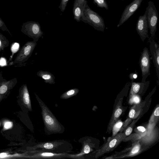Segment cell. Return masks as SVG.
<instances>
[{"instance_id":"cell-5","label":"cell","mask_w":159,"mask_h":159,"mask_svg":"<svg viewBox=\"0 0 159 159\" xmlns=\"http://www.w3.org/2000/svg\"><path fill=\"white\" fill-rule=\"evenodd\" d=\"M131 147L122 151L117 152L110 156L107 159H118L136 156L149 148V147L144 145L140 139L132 141Z\"/></svg>"},{"instance_id":"cell-16","label":"cell","mask_w":159,"mask_h":159,"mask_svg":"<svg viewBox=\"0 0 159 159\" xmlns=\"http://www.w3.org/2000/svg\"><path fill=\"white\" fill-rule=\"evenodd\" d=\"M148 26L145 14L139 17L136 25V30L141 39L144 42L146 38H149Z\"/></svg>"},{"instance_id":"cell-24","label":"cell","mask_w":159,"mask_h":159,"mask_svg":"<svg viewBox=\"0 0 159 159\" xmlns=\"http://www.w3.org/2000/svg\"><path fill=\"white\" fill-rule=\"evenodd\" d=\"M79 92V90L78 88L72 89L63 93L60 98L62 99H67L76 95Z\"/></svg>"},{"instance_id":"cell-2","label":"cell","mask_w":159,"mask_h":159,"mask_svg":"<svg viewBox=\"0 0 159 159\" xmlns=\"http://www.w3.org/2000/svg\"><path fill=\"white\" fill-rule=\"evenodd\" d=\"M73 147L69 141L59 139L39 143L30 148L32 151H44L55 153H73Z\"/></svg>"},{"instance_id":"cell-14","label":"cell","mask_w":159,"mask_h":159,"mask_svg":"<svg viewBox=\"0 0 159 159\" xmlns=\"http://www.w3.org/2000/svg\"><path fill=\"white\" fill-rule=\"evenodd\" d=\"M17 83L16 78L7 80L4 78L2 71L0 72V100L10 93Z\"/></svg>"},{"instance_id":"cell-32","label":"cell","mask_w":159,"mask_h":159,"mask_svg":"<svg viewBox=\"0 0 159 159\" xmlns=\"http://www.w3.org/2000/svg\"><path fill=\"white\" fill-rule=\"evenodd\" d=\"M69 1V0H61L58 8L61 12H63L65 10Z\"/></svg>"},{"instance_id":"cell-1","label":"cell","mask_w":159,"mask_h":159,"mask_svg":"<svg viewBox=\"0 0 159 159\" xmlns=\"http://www.w3.org/2000/svg\"><path fill=\"white\" fill-rule=\"evenodd\" d=\"M35 98L40 106L44 130L46 135L63 133L65 128L57 120L50 109L38 95L34 93Z\"/></svg>"},{"instance_id":"cell-29","label":"cell","mask_w":159,"mask_h":159,"mask_svg":"<svg viewBox=\"0 0 159 159\" xmlns=\"http://www.w3.org/2000/svg\"><path fill=\"white\" fill-rule=\"evenodd\" d=\"M9 44V40L5 36L0 33V52L8 47Z\"/></svg>"},{"instance_id":"cell-11","label":"cell","mask_w":159,"mask_h":159,"mask_svg":"<svg viewBox=\"0 0 159 159\" xmlns=\"http://www.w3.org/2000/svg\"><path fill=\"white\" fill-rule=\"evenodd\" d=\"M145 102H141L133 105L130 108L126 119L124 121V124L119 132H122L135 119L140 116H142L143 108Z\"/></svg>"},{"instance_id":"cell-9","label":"cell","mask_w":159,"mask_h":159,"mask_svg":"<svg viewBox=\"0 0 159 159\" xmlns=\"http://www.w3.org/2000/svg\"><path fill=\"white\" fill-rule=\"evenodd\" d=\"M37 45L36 42L29 41L26 42L20 49L13 62V64H22L31 56Z\"/></svg>"},{"instance_id":"cell-22","label":"cell","mask_w":159,"mask_h":159,"mask_svg":"<svg viewBox=\"0 0 159 159\" xmlns=\"http://www.w3.org/2000/svg\"><path fill=\"white\" fill-rule=\"evenodd\" d=\"M159 120V106L157 104L155 107L148 122V129H152L154 128Z\"/></svg>"},{"instance_id":"cell-12","label":"cell","mask_w":159,"mask_h":159,"mask_svg":"<svg viewBox=\"0 0 159 159\" xmlns=\"http://www.w3.org/2000/svg\"><path fill=\"white\" fill-rule=\"evenodd\" d=\"M143 0H133L127 6L121 16L119 23L117 25L119 27L127 21L139 7Z\"/></svg>"},{"instance_id":"cell-3","label":"cell","mask_w":159,"mask_h":159,"mask_svg":"<svg viewBox=\"0 0 159 159\" xmlns=\"http://www.w3.org/2000/svg\"><path fill=\"white\" fill-rule=\"evenodd\" d=\"M78 142L82 145L80 152L76 154L68 153V158L75 159H84L87 154H92L99 147L100 141L91 136H86L80 138Z\"/></svg>"},{"instance_id":"cell-27","label":"cell","mask_w":159,"mask_h":159,"mask_svg":"<svg viewBox=\"0 0 159 159\" xmlns=\"http://www.w3.org/2000/svg\"><path fill=\"white\" fill-rule=\"evenodd\" d=\"M148 124L136 127L134 129L135 133L139 134L141 137L144 136L148 131Z\"/></svg>"},{"instance_id":"cell-23","label":"cell","mask_w":159,"mask_h":159,"mask_svg":"<svg viewBox=\"0 0 159 159\" xmlns=\"http://www.w3.org/2000/svg\"><path fill=\"white\" fill-rule=\"evenodd\" d=\"M37 75L44 80V82L49 84L55 83L54 76L51 73L47 71L40 70L37 73Z\"/></svg>"},{"instance_id":"cell-28","label":"cell","mask_w":159,"mask_h":159,"mask_svg":"<svg viewBox=\"0 0 159 159\" xmlns=\"http://www.w3.org/2000/svg\"><path fill=\"white\" fill-rule=\"evenodd\" d=\"M141 96L137 94L129 95V103L130 105H134L141 102Z\"/></svg>"},{"instance_id":"cell-21","label":"cell","mask_w":159,"mask_h":159,"mask_svg":"<svg viewBox=\"0 0 159 159\" xmlns=\"http://www.w3.org/2000/svg\"><path fill=\"white\" fill-rule=\"evenodd\" d=\"M19 95L25 107L29 111H32L30 95L26 84L21 85L19 89Z\"/></svg>"},{"instance_id":"cell-30","label":"cell","mask_w":159,"mask_h":159,"mask_svg":"<svg viewBox=\"0 0 159 159\" xmlns=\"http://www.w3.org/2000/svg\"><path fill=\"white\" fill-rule=\"evenodd\" d=\"M141 137L138 134L135 133L130 134L126 137L123 140L122 142H126L129 141H133L135 140L140 139Z\"/></svg>"},{"instance_id":"cell-7","label":"cell","mask_w":159,"mask_h":159,"mask_svg":"<svg viewBox=\"0 0 159 159\" xmlns=\"http://www.w3.org/2000/svg\"><path fill=\"white\" fill-rule=\"evenodd\" d=\"M148 28L150 30V37L154 39L157 31V25L158 20V13L153 2L150 1L145 11Z\"/></svg>"},{"instance_id":"cell-31","label":"cell","mask_w":159,"mask_h":159,"mask_svg":"<svg viewBox=\"0 0 159 159\" xmlns=\"http://www.w3.org/2000/svg\"><path fill=\"white\" fill-rule=\"evenodd\" d=\"M93 3L96 4L98 7L101 8H104L106 10L108 9V7L106 0H93Z\"/></svg>"},{"instance_id":"cell-17","label":"cell","mask_w":159,"mask_h":159,"mask_svg":"<svg viewBox=\"0 0 159 159\" xmlns=\"http://www.w3.org/2000/svg\"><path fill=\"white\" fill-rule=\"evenodd\" d=\"M31 158L36 159H61L68 158V153H57L44 151H32Z\"/></svg>"},{"instance_id":"cell-13","label":"cell","mask_w":159,"mask_h":159,"mask_svg":"<svg viewBox=\"0 0 159 159\" xmlns=\"http://www.w3.org/2000/svg\"><path fill=\"white\" fill-rule=\"evenodd\" d=\"M123 98H120L116 103L113 111L111 119L109 121L107 129V132L110 133L114 123L124 114L127 107L122 105Z\"/></svg>"},{"instance_id":"cell-18","label":"cell","mask_w":159,"mask_h":159,"mask_svg":"<svg viewBox=\"0 0 159 159\" xmlns=\"http://www.w3.org/2000/svg\"><path fill=\"white\" fill-rule=\"evenodd\" d=\"M87 4L86 0H75L73 9L74 18L77 22L81 21L85 7Z\"/></svg>"},{"instance_id":"cell-8","label":"cell","mask_w":159,"mask_h":159,"mask_svg":"<svg viewBox=\"0 0 159 159\" xmlns=\"http://www.w3.org/2000/svg\"><path fill=\"white\" fill-rule=\"evenodd\" d=\"M21 31L23 34L32 38L33 41L36 42L43 34L39 23L34 21H29L23 23Z\"/></svg>"},{"instance_id":"cell-33","label":"cell","mask_w":159,"mask_h":159,"mask_svg":"<svg viewBox=\"0 0 159 159\" xmlns=\"http://www.w3.org/2000/svg\"><path fill=\"white\" fill-rule=\"evenodd\" d=\"M0 29L3 31H6L10 35L12 36L9 30L6 25L4 22L0 17Z\"/></svg>"},{"instance_id":"cell-19","label":"cell","mask_w":159,"mask_h":159,"mask_svg":"<svg viewBox=\"0 0 159 159\" xmlns=\"http://www.w3.org/2000/svg\"><path fill=\"white\" fill-rule=\"evenodd\" d=\"M130 83L131 88L129 95L137 94L141 96L146 91L149 86L150 81L141 82H135L131 81Z\"/></svg>"},{"instance_id":"cell-4","label":"cell","mask_w":159,"mask_h":159,"mask_svg":"<svg viewBox=\"0 0 159 159\" xmlns=\"http://www.w3.org/2000/svg\"><path fill=\"white\" fill-rule=\"evenodd\" d=\"M125 138L123 132L118 133L113 137H109L101 146L92 153V157L98 158L105 153L112 151Z\"/></svg>"},{"instance_id":"cell-36","label":"cell","mask_w":159,"mask_h":159,"mask_svg":"<svg viewBox=\"0 0 159 159\" xmlns=\"http://www.w3.org/2000/svg\"><path fill=\"white\" fill-rule=\"evenodd\" d=\"M2 61V59H1L0 60V65H5V60L3 58Z\"/></svg>"},{"instance_id":"cell-35","label":"cell","mask_w":159,"mask_h":159,"mask_svg":"<svg viewBox=\"0 0 159 159\" xmlns=\"http://www.w3.org/2000/svg\"><path fill=\"white\" fill-rule=\"evenodd\" d=\"M137 77V75L136 74L134 73H131L129 75V78L132 81H133L134 80L136 79Z\"/></svg>"},{"instance_id":"cell-26","label":"cell","mask_w":159,"mask_h":159,"mask_svg":"<svg viewBox=\"0 0 159 159\" xmlns=\"http://www.w3.org/2000/svg\"><path fill=\"white\" fill-rule=\"evenodd\" d=\"M142 116H140L136 119L133 120L131 122L125 129L123 132L125 137L131 134L136 123Z\"/></svg>"},{"instance_id":"cell-6","label":"cell","mask_w":159,"mask_h":159,"mask_svg":"<svg viewBox=\"0 0 159 159\" xmlns=\"http://www.w3.org/2000/svg\"><path fill=\"white\" fill-rule=\"evenodd\" d=\"M81 21L92 26L96 30L104 31L105 24L104 20L97 13L92 10L87 4Z\"/></svg>"},{"instance_id":"cell-15","label":"cell","mask_w":159,"mask_h":159,"mask_svg":"<svg viewBox=\"0 0 159 159\" xmlns=\"http://www.w3.org/2000/svg\"><path fill=\"white\" fill-rule=\"evenodd\" d=\"M149 48L155 68L157 76V83L158 85L159 82V45L154 39L148 38Z\"/></svg>"},{"instance_id":"cell-10","label":"cell","mask_w":159,"mask_h":159,"mask_svg":"<svg viewBox=\"0 0 159 159\" xmlns=\"http://www.w3.org/2000/svg\"><path fill=\"white\" fill-rule=\"evenodd\" d=\"M150 52L148 48L145 47L141 53L139 60V65L142 72V82L146 81L150 74Z\"/></svg>"},{"instance_id":"cell-34","label":"cell","mask_w":159,"mask_h":159,"mask_svg":"<svg viewBox=\"0 0 159 159\" xmlns=\"http://www.w3.org/2000/svg\"><path fill=\"white\" fill-rule=\"evenodd\" d=\"M13 125L11 121H7L5 122L4 125V129H8L11 128Z\"/></svg>"},{"instance_id":"cell-25","label":"cell","mask_w":159,"mask_h":159,"mask_svg":"<svg viewBox=\"0 0 159 159\" xmlns=\"http://www.w3.org/2000/svg\"><path fill=\"white\" fill-rule=\"evenodd\" d=\"M123 124L124 121H123L120 119L117 120L114 123L112 129V135L111 137L115 136L119 133V132H120Z\"/></svg>"},{"instance_id":"cell-20","label":"cell","mask_w":159,"mask_h":159,"mask_svg":"<svg viewBox=\"0 0 159 159\" xmlns=\"http://www.w3.org/2000/svg\"><path fill=\"white\" fill-rule=\"evenodd\" d=\"M158 131L155 127L153 129H148L147 134L142 137L140 139L144 145L150 147L158 138Z\"/></svg>"}]
</instances>
